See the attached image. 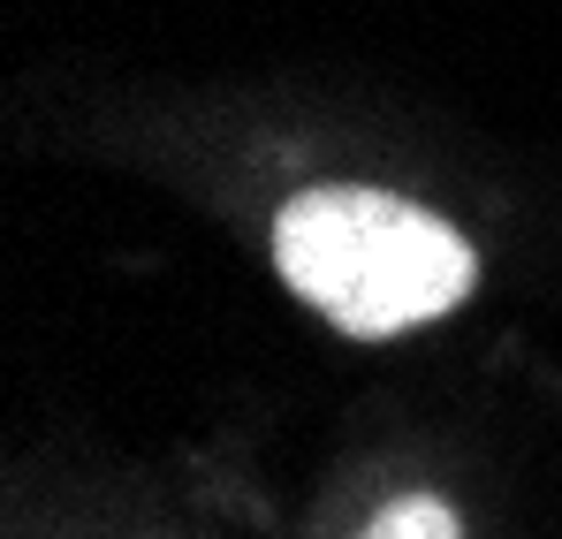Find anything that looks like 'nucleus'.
<instances>
[{
    "mask_svg": "<svg viewBox=\"0 0 562 539\" xmlns=\"http://www.w3.org/2000/svg\"><path fill=\"white\" fill-rule=\"evenodd\" d=\"M281 281L342 335L387 343L457 312L479 281L471 244L426 205L373 182H312L274 213Z\"/></svg>",
    "mask_w": 562,
    "mask_h": 539,
    "instance_id": "1",
    "label": "nucleus"
},
{
    "mask_svg": "<svg viewBox=\"0 0 562 539\" xmlns=\"http://www.w3.org/2000/svg\"><path fill=\"white\" fill-rule=\"evenodd\" d=\"M358 539H464V532H457L449 502H434V494H403V502H387Z\"/></svg>",
    "mask_w": 562,
    "mask_h": 539,
    "instance_id": "2",
    "label": "nucleus"
}]
</instances>
